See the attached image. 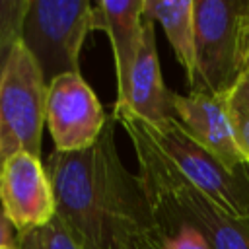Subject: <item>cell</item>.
I'll return each instance as SVG.
<instances>
[{"label": "cell", "mask_w": 249, "mask_h": 249, "mask_svg": "<svg viewBox=\"0 0 249 249\" xmlns=\"http://www.w3.org/2000/svg\"><path fill=\"white\" fill-rule=\"evenodd\" d=\"M228 115L235 144L249 165V70L228 91Z\"/></svg>", "instance_id": "4fadbf2b"}, {"label": "cell", "mask_w": 249, "mask_h": 249, "mask_svg": "<svg viewBox=\"0 0 249 249\" xmlns=\"http://www.w3.org/2000/svg\"><path fill=\"white\" fill-rule=\"evenodd\" d=\"M109 117L95 91L80 72L54 78L47 89V128L56 152H78L93 146Z\"/></svg>", "instance_id": "52a82bcc"}, {"label": "cell", "mask_w": 249, "mask_h": 249, "mask_svg": "<svg viewBox=\"0 0 249 249\" xmlns=\"http://www.w3.org/2000/svg\"><path fill=\"white\" fill-rule=\"evenodd\" d=\"M89 31H93L89 0H29L19 41L51 84L62 74L80 72V53Z\"/></svg>", "instance_id": "277c9868"}, {"label": "cell", "mask_w": 249, "mask_h": 249, "mask_svg": "<svg viewBox=\"0 0 249 249\" xmlns=\"http://www.w3.org/2000/svg\"><path fill=\"white\" fill-rule=\"evenodd\" d=\"M154 224L161 249H210L206 239L189 224L171 220H158Z\"/></svg>", "instance_id": "9a60e30c"}, {"label": "cell", "mask_w": 249, "mask_h": 249, "mask_svg": "<svg viewBox=\"0 0 249 249\" xmlns=\"http://www.w3.org/2000/svg\"><path fill=\"white\" fill-rule=\"evenodd\" d=\"M14 43H16V41H14ZM14 43L0 47V82H2V74H4V68H6V60H8V56H10V51H12Z\"/></svg>", "instance_id": "ac0fdd59"}, {"label": "cell", "mask_w": 249, "mask_h": 249, "mask_svg": "<svg viewBox=\"0 0 249 249\" xmlns=\"http://www.w3.org/2000/svg\"><path fill=\"white\" fill-rule=\"evenodd\" d=\"M29 0H0V47L19 39Z\"/></svg>", "instance_id": "2e32d148"}, {"label": "cell", "mask_w": 249, "mask_h": 249, "mask_svg": "<svg viewBox=\"0 0 249 249\" xmlns=\"http://www.w3.org/2000/svg\"><path fill=\"white\" fill-rule=\"evenodd\" d=\"M47 89L49 84L37 60L18 39L0 82V161L16 152L41 158Z\"/></svg>", "instance_id": "5b68a950"}, {"label": "cell", "mask_w": 249, "mask_h": 249, "mask_svg": "<svg viewBox=\"0 0 249 249\" xmlns=\"http://www.w3.org/2000/svg\"><path fill=\"white\" fill-rule=\"evenodd\" d=\"M2 247H18V231L0 206V249Z\"/></svg>", "instance_id": "e0dca14e"}, {"label": "cell", "mask_w": 249, "mask_h": 249, "mask_svg": "<svg viewBox=\"0 0 249 249\" xmlns=\"http://www.w3.org/2000/svg\"><path fill=\"white\" fill-rule=\"evenodd\" d=\"M142 121V119H140ZM142 126L173 167L200 193L237 218H249V169L226 167L202 148L177 119L158 124L142 121Z\"/></svg>", "instance_id": "8992f818"}, {"label": "cell", "mask_w": 249, "mask_h": 249, "mask_svg": "<svg viewBox=\"0 0 249 249\" xmlns=\"http://www.w3.org/2000/svg\"><path fill=\"white\" fill-rule=\"evenodd\" d=\"M0 206L18 233L41 228L56 216V200L47 165L29 152L0 161Z\"/></svg>", "instance_id": "ba28073f"}, {"label": "cell", "mask_w": 249, "mask_h": 249, "mask_svg": "<svg viewBox=\"0 0 249 249\" xmlns=\"http://www.w3.org/2000/svg\"><path fill=\"white\" fill-rule=\"evenodd\" d=\"M138 249H161V245H160V241H158V237L154 235V237H150V239H146Z\"/></svg>", "instance_id": "d6986e66"}, {"label": "cell", "mask_w": 249, "mask_h": 249, "mask_svg": "<svg viewBox=\"0 0 249 249\" xmlns=\"http://www.w3.org/2000/svg\"><path fill=\"white\" fill-rule=\"evenodd\" d=\"M175 119L185 130L226 167L239 169L245 160L235 144L228 115V93L191 91L189 95H173Z\"/></svg>", "instance_id": "9c48e42d"}, {"label": "cell", "mask_w": 249, "mask_h": 249, "mask_svg": "<svg viewBox=\"0 0 249 249\" xmlns=\"http://www.w3.org/2000/svg\"><path fill=\"white\" fill-rule=\"evenodd\" d=\"M130 136L138 177L154 222L171 220L195 228L210 249H249V218H237L193 187L146 134L142 121L128 111H113Z\"/></svg>", "instance_id": "7a4b0ae2"}, {"label": "cell", "mask_w": 249, "mask_h": 249, "mask_svg": "<svg viewBox=\"0 0 249 249\" xmlns=\"http://www.w3.org/2000/svg\"><path fill=\"white\" fill-rule=\"evenodd\" d=\"M93 29L105 31L115 56L117 101L128 95L130 74L144 37V0H99L93 2Z\"/></svg>", "instance_id": "30bf717a"}, {"label": "cell", "mask_w": 249, "mask_h": 249, "mask_svg": "<svg viewBox=\"0 0 249 249\" xmlns=\"http://www.w3.org/2000/svg\"><path fill=\"white\" fill-rule=\"evenodd\" d=\"M56 216L84 249H138L156 235L148 196L138 175L117 152L115 119L97 142L78 152H53L47 160Z\"/></svg>", "instance_id": "6da1fadb"}, {"label": "cell", "mask_w": 249, "mask_h": 249, "mask_svg": "<svg viewBox=\"0 0 249 249\" xmlns=\"http://www.w3.org/2000/svg\"><path fill=\"white\" fill-rule=\"evenodd\" d=\"M2 249H18V247H2Z\"/></svg>", "instance_id": "ffe728a7"}, {"label": "cell", "mask_w": 249, "mask_h": 249, "mask_svg": "<svg viewBox=\"0 0 249 249\" xmlns=\"http://www.w3.org/2000/svg\"><path fill=\"white\" fill-rule=\"evenodd\" d=\"M173 95L175 91L167 89L161 78L154 21L144 18V37L130 74L128 95L124 103L115 105L113 111H128L150 124H158L175 119Z\"/></svg>", "instance_id": "8fae6325"}, {"label": "cell", "mask_w": 249, "mask_h": 249, "mask_svg": "<svg viewBox=\"0 0 249 249\" xmlns=\"http://www.w3.org/2000/svg\"><path fill=\"white\" fill-rule=\"evenodd\" d=\"M144 18L161 25L187 84L193 88L196 78L195 0H144Z\"/></svg>", "instance_id": "7c38bea8"}, {"label": "cell", "mask_w": 249, "mask_h": 249, "mask_svg": "<svg viewBox=\"0 0 249 249\" xmlns=\"http://www.w3.org/2000/svg\"><path fill=\"white\" fill-rule=\"evenodd\" d=\"M18 249H84L66 224L54 216L49 224L18 233Z\"/></svg>", "instance_id": "5bb4252c"}, {"label": "cell", "mask_w": 249, "mask_h": 249, "mask_svg": "<svg viewBox=\"0 0 249 249\" xmlns=\"http://www.w3.org/2000/svg\"><path fill=\"white\" fill-rule=\"evenodd\" d=\"M195 49L191 91L228 93L249 70V0H195Z\"/></svg>", "instance_id": "3957f363"}]
</instances>
